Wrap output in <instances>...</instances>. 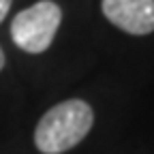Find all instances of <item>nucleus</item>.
<instances>
[{
    "instance_id": "nucleus-2",
    "label": "nucleus",
    "mask_w": 154,
    "mask_h": 154,
    "mask_svg": "<svg viewBox=\"0 0 154 154\" xmlns=\"http://www.w3.org/2000/svg\"><path fill=\"white\" fill-rule=\"evenodd\" d=\"M62 11L54 0H41L19 11L11 22L13 43L28 54H43L49 49L54 36L60 28Z\"/></svg>"
},
{
    "instance_id": "nucleus-5",
    "label": "nucleus",
    "mask_w": 154,
    "mask_h": 154,
    "mask_svg": "<svg viewBox=\"0 0 154 154\" xmlns=\"http://www.w3.org/2000/svg\"><path fill=\"white\" fill-rule=\"evenodd\" d=\"M5 62H7V58H5V51H2V47H0V71L5 69Z\"/></svg>"
},
{
    "instance_id": "nucleus-1",
    "label": "nucleus",
    "mask_w": 154,
    "mask_h": 154,
    "mask_svg": "<svg viewBox=\"0 0 154 154\" xmlns=\"http://www.w3.org/2000/svg\"><path fill=\"white\" fill-rule=\"evenodd\" d=\"M94 124L92 107L82 99L54 105L34 128V146L43 154H62L75 148Z\"/></svg>"
},
{
    "instance_id": "nucleus-3",
    "label": "nucleus",
    "mask_w": 154,
    "mask_h": 154,
    "mask_svg": "<svg viewBox=\"0 0 154 154\" xmlns=\"http://www.w3.org/2000/svg\"><path fill=\"white\" fill-rule=\"evenodd\" d=\"M103 15L128 34L154 32V0H103Z\"/></svg>"
},
{
    "instance_id": "nucleus-4",
    "label": "nucleus",
    "mask_w": 154,
    "mask_h": 154,
    "mask_svg": "<svg viewBox=\"0 0 154 154\" xmlns=\"http://www.w3.org/2000/svg\"><path fill=\"white\" fill-rule=\"evenodd\" d=\"M11 2H13V0H0V24H2V22H5V17L9 15Z\"/></svg>"
}]
</instances>
